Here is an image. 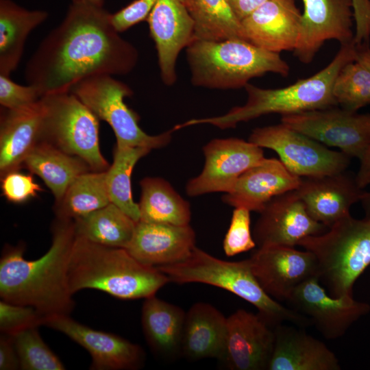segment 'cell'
I'll list each match as a JSON object with an SVG mask.
<instances>
[{
    "mask_svg": "<svg viewBox=\"0 0 370 370\" xmlns=\"http://www.w3.org/2000/svg\"><path fill=\"white\" fill-rule=\"evenodd\" d=\"M112 14L85 2H71L58 26L40 42L27 61L25 78L42 97L67 92L99 75H124L136 66V47L120 36Z\"/></svg>",
    "mask_w": 370,
    "mask_h": 370,
    "instance_id": "6da1fadb",
    "label": "cell"
},
{
    "mask_svg": "<svg viewBox=\"0 0 370 370\" xmlns=\"http://www.w3.org/2000/svg\"><path fill=\"white\" fill-rule=\"evenodd\" d=\"M75 238L73 219L56 218L49 249L36 260L24 258L25 245L5 247L0 259V297L34 308L42 317L70 315L75 308L68 266Z\"/></svg>",
    "mask_w": 370,
    "mask_h": 370,
    "instance_id": "7a4b0ae2",
    "label": "cell"
},
{
    "mask_svg": "<svg viewBox=\"0 0 370 370\" xmlns=\"http://www.w3.org/2000/svg\"><path fill=\"white\" fill-rule=\"evenodd\" d=\"M67 278L72 295L90 288L121 299L156 295L170 282L158 268L142 264L125 248L99 245L76 235Z\"/></svg>",
    "mask_w": 370,
    "mask_h": 370,
    "instance_id": "3957f363",
    "label": "cell"
},
{
    "mask_svg": "<svg viewBox=\"0 0 370 370\" xmlns=\"http://www.w3.org/2000/svg\"><path fill=\"white\" fill-rule=\"evenodd\" d=\"M356 56L354 41L341 45L332 61L312 76L280 88H262L248 83L244 87L247 99L243 106L234 107L221 116L190 119L174 128L178 130L187 126L210 124L224 130L265 114L282 116L338 106L332 94L334 79L341 69L355 61Z\"/></svg>",
    "mask_w": 370,
    "mask_h": 370,
    "instance_id": "277c9868",
    "label": "cell"
},
{
    "mask_svg": "<svg viewBox=\"0 0 370 370\" xmlns=\"http://www.w3.org/2000/svg\"><path fill=\"white\" fill-rule=\"evenodd\" d=\"M195 86L211 89L244 88L250 79L267 73L286 77L290 66L280 53L260 48L249 41L194 39L186 48Z\"/></svg>",
    "mask_w": 370,
    "mask_h": 370,
    "instance_id": "5b68a950",
    "label": "cell"
},
{
    "mask_svg": "<svg viewBox=\"0 0 370 370\" xmlns=\"http://www.w3.org/2000/svg\"><path fill=\"white\" fill-rule=\"evenodd\" d=\"M156 268L166 274L170 282L180 284L202 283L232 293L256 308L259 316L273 328L284 321L298 326L312 323L308 318L282 306L264 291L248 259L226 261L195 247L186 260Z\"/></svg>",
    "mask_w": 370,
    "mask_h": 370,
    "instance_id": "8992f818",
    "label": "cell"
},
{
    "mask_svg": "<svg viewBox=\"0 0 370 370\" xmlns=\"http://www.w3.org/2000/svg\"><path fill=\"white\" fill-rule=\"evenodd\" d=\"M298 245L314 255L319 282L331 296L353 297L355 282L370 265V215L356 219L349 214Z\"/></svg>",
    "mask_w": 370,
    "mask_h": 370,
    "instance_id": "52a82bcc",
    "label": "cell"
},
{
    "mask_svg": "<svg viewBox=\"0 0 370 370\" xmlns=\"http://www.w3.org/2000/svg\"><path fill=\"white\" fill-rule=\"evenodd\" d=\"M41 141L84 160L92 171H106L110 164L99 143V119L71 92L50 94L41 99Z\"/></svg>",
    "mask_w": 370,
    "mask_h": 370,
    "instance_id": "ba28073f",
    "label": "cell"
},
{
    "mask_svg": "<svg viewBox=\"0 0 370 370\" xmlns=\"http://www.w3.org/2000/svg\"><path fill=\"white\" fill-rule=\"evenodd\" d=\"M70 92L99 119L110 125L117 145L153 149L165 147L171 140L173 129L151 136L140 127V116L125 103V98L132 95V90L112 75L86 78L73 86Z\"/></svg>",
    "mask_w": 370,
    "mask_h": 370,
    "instance_id": "9c48e42d",
    "label": "cell"
},
{
    "mask_svg": "<svg viewBox=\"0 0 370 370\" xmlns=\"http://www.w3.org/2000/svg\"><path fill=\"white\" fill-rule=\"evenodd\" d=\"M249 141L273 150L280 160L300 177H321L346 171L350 158L282 123L254 129Z\"/></svg>",
    "mask_w": 370,
    "mask_h": 370,
    "instance_id": "30bf717a",
    "label": "cell"
},
{
    "mask_svg": "<svg viewBox=\"0 0 370 370\" xmlns=\"http://www.w3.org/2000/svg\"><path fill=\"white\" fill-rule=\"evenodd\" d=\"M281 123L350 158L360 160L370 145V113L336 106L282 115Z\"/></svg>",
    "mask_w": 370,
    "mask_h": 370,
    "instance_id": "8fae6325",
    "label": "cell"
},
{
    "mask_svg": "<svg viewBox=\"0 0 370 370\" xmlns=\"http://www.w3.org/2000/svg\"><path fill=\"white\" fill-rule=\"evenodd\" d=\"M205 164L201 173L186 186L188 195L230 192L239 177L264 156L262 147L237 138H217L203 148Z\"/></svg>",
    "mask_w": 370,
    "mask_h": 370,
    "instance_id": "7c38bea8",
    "label": "cell"
},
{
    "mask_svg": "<svg viewBox=\"0 0 370 370\" xmlns=\"http://www.w3.org/2000/svg\"><path fill=\"white\" fill-rule=\"evenodd\" d=\"M299 33L294 56L310 64L330 40L341 45L354 42V11L352 0H301Z\"/></svg>",
    "mask_w": 370,
    "mask_h": 370,
    "instance_id": "4fadbf2b",
    "label": "cell"
},
{
    "mask_svg": "<svg viewBox=\"0 0 370 370\" xmlns=\"http://www.w3.org/2000/svg\"><path fill=\"white\" fill-rule=\"evenodd\" d=\"M248 260L261 287L280 301H287L305 281L319 278L317 259L306 249L282 245L258 247Z\"/></svg>",
    "mask_w": 370,
    "mask_h": 370,
    "instance_id": "5bb4252c",
    "label": "cell"
},
{
    "mask_svg": "<svg viewBox=\"0 0 370 370\" xmlns=\"http://www.w3.org/2000/svg\"><path fill=\"white\" fill-rule=\"evenodd\" d=\"M286 301L292 309L308 318L330 340L343 336L354 322L370 311L367 303L355 300L353 297L328 294L318 278L300 284Z\"/></svg>",
    "mask_w": 370,
    "mask_h": 370,
    "instance_id": "9a60e30c",
    "label": "cell"
},
{
    "mask_svg": "<svg viewBox=\"0 0 370 370\" xmlns=\"http://www.w3.org/2000/svg\"><path fill=\"white\" fill-rule=\"evenodd\" d=\"M260 214L253 230L258 247H294L304 238L321 234L328 230L310 216L296 190L274 197Z\"/></svg>",
    "mask_w": 370,
    "mask_h": 370,
    "instance_id": "2e32d148",
    "label": "cell"
},
{
    "mask_svg": "<svg viewBox=\"0 0 370 370\" xmlns=\"http://www.w3.org/2000/svg\"><path fill=\"white\" fill-rule=\"evenodd\" d=\"M42 325L59 331L86 349L92 370H136L145 363L143 348L114 334L84 325L67 314L44 318Z\"/></svg>",
    "mask_w": 370,
    "mask_h": 370,
    "instance_id": "e0dca14e",
    "label": "cell"
},
{
    "mask_svg": "<svg viewBox=\"0 0 370 370\" xmlns=\"http://www.w3.org/2000/svg\"><path fill=\"white\" fill-rule=\"evenodd\" d=\"M275 338L274 328L258 314L237 310L227 317L221 361L232 370H268Z\"/></svg>",
    "mask_w": 370,
    "mask_h": 370,
    "instance_id": "ac0fdd59",
    "label": "cell"
},
{
    "mask_svg": "<svg viewBox=\"0 0 370 370\" xmlns=\"http://www.w3.org/2000/svg\"><path fill=\"white\" fill-rule=\"evenodd\" d=\"M146 21L155 43L162 81L172 86L177 80L178 55L194 40V21L182 0H158Z\"/></svg>",
    "mask_w": 370,
    "mask_h": 370,
    "instance_id": "d6986e66",
    "label": "cell"
},
{
    "mask_svg": "<svg viewBox=\"0 0 370 370\" xmlns=\"http://www.w3.org/2000/svg\"><path fill=\"white\" fill-rule=\"evenodd\" d=\"M301 14L295 0H268L241 21L247 41L267 51H293Z\"/></svg>",
    "mask_w": 370,
    "mask_h": 370,
    "instance_id": "ffe728a7",
    "label": "cell"
},
{
    "mask_svg": "<svg viewBox=\"0 0 370 370\" xmlns=\"http://www.w3.org/2000/svg\"><path fill=\"white\" fill-rule=\"evenodd\" d=\"M195 243L196 234L190 224L138 221L126 249L142 264L157 267L186 260Z\"/></svg>",
    "mask_w": 370,
    "mask_h": 370,
    "instance_id": "44dd1931",
    "label": "cell"
},
{
    "mask_svg": "<svg viewBox=\"0 0 370 370\" xmlns=\"http://www.w3.org/2000/svg\"><path fill=\"white\" fill-rule=\"evenodd\" d=\"M308 213L328 228L350 214L364 192L345 171L329 175L302 178L296 190Z\"/></svg>",
    "mask_w": 370,
    "mask_h": 370,
    "instance_id": "7402d4cb",
    "label": "cell"
},
{
    "mask_svg": "<svg viewBox=\"0 0 370 370\" xmlns=\"http://www.w3.org/2000/svg\"><path fill=\"white\" fill-rule=\"evenodd\" d=\"M301 180L279 159L264 158L239 177L222 201L235 208L260 212L274 197L297 190Z\"/></svg>",
    "mask_w": 370,
    "mask_h": 370,
    "instance_id": "603a6c76",
    "label": "cell"
},
{
    "mask_svg": "<svg viewBox=\"0 0 370 370\" xmlns=\"http://www.w3.org/2000/svg\"><path fill=\"white\" fill-rule=\"evenodd\" d=\"M275 344L268 370H340L335 354L322 341L304 330L283 325L274 328Z\"/></svg>",
    "mask_w": 370,
    "mask_h": 370,
    "instance_id": "cb8c5ba5",
    "label": "cell"
},
{
    "mask_svg": "<svg viewBox=\"0 0 370 370\" xmlns=\"http://www.w3.org/2000/svg\"><path fill=\"white\" fill-rule=\"evenodd\" d=\"M42 124L40 100L26 109L3 108L0 121L1 177L23 168L26 158L41 142Z\"/></svg>",
    "mask_w": 370,
    "mask_h": 370,
    "instance_id": "d4e9b609",
    "label": "cell"
},
{
    "mask_svg": "<svg viewBox=\"0 0 370 370\" xmlns=\"http://www.w3.org/2000/svg\"><path fill=\"white\" fill-rule=\"evenodd\" d=\"M227 317L212 305L194 304L186 312L182 356L189 360H221L225 347Z\"/></svg>",
    "mask_w": 370,
    "mask_h": 370,
    "instance_id": "484cf974",
    "label": "cell"
},
{
    "mask_svg": "<svg viewBox=\"0 0 370 370\" xmlns=\"http://www.w3.org/2000/svg\"><path fill=\"white\" fill-rule=\"evenodd\" d=\"M186 312L156 297L145 299L141 312L144 336L152 352L170 361L182 356Z\"/></svg>",
    "mask_w": 370,
    "mask_h": 370,
    "instance_id": "4316f807",
    "label": "cell"
},
{
    "mask_svg": "<svg viewBox=\"0 0 370 370\" xmlns=\"http://www.w3.org/2000/svg\"><path fill=\"white\" fill-rule=\"evenodd\" d=\"M48 16L45 10H29L12 0H0V74L10 76L17 68L27 36Z\"/></svg>",
    "mask_w": 370,
    "mask_h": 370,
    "instance_id": "83f0119b",
    "label": "cell"
},
{
    "mask_svg": "<svg viewBox=\"0 0 370 370\" xmlns=\"http://www.w3.org/2000/svg\"><path fill=\"white\" fill-rule=\"evenodd\" d=\"M23 167L44 181L53 194L56 202L61 200L70 184L79 175L92 171L82 158L44 141L40 142L28 155Z\"/></svg>",
    "mask_w": 370,
    "mask_h": 370,
    "instance_id": "f1b7e54d",
    "label": "cell"
},
{
    "mask_svg": "<svg viewBox=\"0 0 370 370\" xmlns=\"http://www.w3.org/2000/svg\"><path fill=\"white\" fill-rule=\"evenodd\" d=\"M140 185L139 221L189 225L191 219L190 204L169 182L160 177H147L140 181Z\"/></svg>",
    "mask_w": 370,
    "mask_h": 370,
    "instance_id": "f546056e",
    "label": "cell"
},
{
    "mask_svg": "<svg viewBox=\"0 0 370 370\" xmlns=\"http://www.w3.org/2000/svg\"><path fill=\"white\" fill-rule=\"evenodd\" d=\"M75 235L99 245L126 249L136 225L112 203L73 219Z\"/></svg>",
    "mask_w": 370,
    "mask_h": 370,
    "instance_id": "4dcf8cb0",
    "label": "cell"
},
{
    "mask_svg": "<svg viewBox=\"0 0 370 370\" xmlns=\"http://www.w3.org/2000/svg\"><path fill=\"white\" fill-rule=\"evenodd\" d=\"M188 10L195 23L194 39L247 40L229 0H189Z\"/></svg>",
    "mask_w": 370,
    "mask_h": 370,
    "instance_id": "1f68e13d",
    "label": "cell"
},
{
    "mask_svg": "<svg viewBox=\"0 0 370 370\" xmlns=\"http://www.w3.org/2000/svg\"><path fill=\"white\" fill-rule=\"evenodd\" d=\"M110 203L106 171H89L79 175L64 196L56 202V218L75 219L100 209Z\"/></svg>",
    "mask_w": 370,
    "mask_h": 370,
    "instance_id": "d6a6232c",
    "label": "cell"
},
{
    "mask_svg": "<svg viewBox=\"0 0 370 370\" xmlns=\"http://www.w3.org/2000/svg\"><path fill=\"white\" fill-rule=\"evenodd\" d=\"M143 147L116 145L112 165L106 171V186L111 203L136 223L140 221L138 204L132 199L131 175L137 162L151 151Z\"/></svg>",
    "mask_w": 370,
    "mask_h": 370,
    "instance_id": "836d02e7",
    "label": "cell"
},
{
    "mask_svg": "<svg viewBox=\"0 0 370 370\" xmlns=\"http://www.w3.org/2000/svg\"><path fill=\"white\" fill-rule=\"evenodd\" d=\"M332 94L338 106L358 112L370 104V73L357 60L346 64L334 79Z\"/></svg>",
    "mask_w": 370,
    "mask_h": 370,
    "instance_id": "e575fe53",
    "label": "cell"
},
{
    "mask_svg": "<svg viewBox=\"0 0 370 370\" xmlns=\"http://www.w3.org/2000/svg\"><path fill=\"white\" fill-rule=\"evenodd\" d=\"M23 370H62L65 367L41 338L38 327L11 336Z\"/></svg>",
    "mask_w": 370,
    "mask_h": 370,
    "instance_id": "d590c367",
    "label": "cell"
},
{
    "mask_svg": "<svg viewBox=\"0 0 370 370\" xmlns=\"http://www.w3.org/2000/svg\"><path fill=\"white\" fill-rule=\"evenodd\" d=\"M250 223V210L245 208H235L223 243L226 256H233L256 246L251 232Z\"/></svg>",
    "mask_w": 370,
    "mask_h": 370,
    "instance_id": "8d00e7d4",
    "label": "cell"
},
{
    "mask_svg": "<svg viewBox=\"0 0 370 370\" xmlns=\"http://www.w3.org/2000/svg\"><path fill=\"white\" fill-rule=\"evenodd\" d=\"M43 317L33 307L15 304L1 300L0 330L1 334L12 336L32 327L42 325Z\"/></svg>",
    "mask_w": 370,
    "mask_h": 370,
    "instance_id": "74e56055",
    "label": "cell"
},
{
    "mask_svg": "<svg viewBox=\"0 0 370 370\" xmlns=\"http://www.w3.org/2000/svg\"><path fill=\"white\" fill-rule=\"evenodd\" d=\"M42 98L39 90L30 84L22 86L8 75L0 74V104L9 110H23L35 106Z\"/></svg>",
    "mask_w": 370,
    "mask_h": 370,
    "instance_id": "f35d334b",
    "label": "cell"
},
{
    "mask_svg": "<svg viewBox=\"0 0 370 370\" xmlns=\"http://www.w3.org/2000/svg\"><path fill=\"white\" fill-rule=\"evenodd\" d=\"M1 178L3 195L10 202L22 204L35 197L42 191L40 186L36 183L32 175L19 172V170L7 173Z\"/></svg>",
    "mask_w": 370,
    "mask_h": 370,
    "instance_id": "ab89813d",
    "label": "cell"
},
{
    "mask_svg": "<svg viewBox=\"0 0 370 370\" xmlns=\"http://www.w3.org/2000/svg\"><path fill=\"white\" fill-rule=\"evenodd\" d=\"M158 0H134L118 12L112 14L115 29L121 33L140 22L147 20Z\"/></svg>",
    "mask_w": 370,
    "mask_h": 370,
    "instance_id": "60d3db41",
    "label": "cell"
},
{
    "mask_svg": "<svg viewBox=\"0 0 370 370\" xmlns=\"http://www.w3.org/2000/svg\"><path fill=\"white\" fill-rule=\"evenodd\" d=\"M355 22L354 42L357 45L369 44L370 0H352Z\"/></svg>",
    "mask_w": 370,
    "mask_h": 370,
    "instance_id": "b9f144b4",
    "label": "cell"
},
{
    "mask_svg": "<svg viewBox=\"0 0 370 370\" xmlns=\"http://www.w3.org/2000/svg\"><path fill=\"white\" fill-rule=\"evenodd\" d=\"M0 369H21L18 354L11 336L1 334L0 337Z\"/></svg>",
    "mask_w": 370,
    "mask_h": 370,
    "instance_id": "7bdbcfd3",
    "label": "cell"
},
{
    "mask_svg": "<svg viewBox=\"0 0 370 370\" xmlns=\"http://www.w3.org/2000/svg\"><path fill=\"white\" fill-rule=\"evenodd\" d=\"M267 1L268 0H229L234 13L241 21Z\"/></svg>",
    "mask_w": 370,
    "mask_h": 370,
    "instance_id": "ee69618b",
    "label": "cell"
},
{
    "mask_svg": "<svg viewBox=\"0 0 370 370\" xmlns=\"http://www.w3.org/2000/svg\"><path fill=\"white\" fill-rule=\"evenodd\" d=\"M358 186L364 188L370 184V145L360 159L359 169L356 175Z\"/></svg>",
    "mask_w": 370,
    "mask_h": 370,
    "instance_id": "f6af8a7d",
    "label": "cell"
},
{
    "mask_svg": "<svg viewBox=\"0 0 370 370\" xmlns=\"http://www.w3.org/2000/svg\"><path fill=\"white\" fill-rule=\"evenodd\" d=\"M357 46L356 60L364 65L370 73V47L369 44H362Z\"/></svg>",
    "mask_w": 370,
    "mask_h": 370,
    "instance_id": "bcb514c9",
    "label": "cell"
},
{
    "mask_svg": "<svg viewBox=\"0 0 370 370\" xmlns=\"http://www.w3.org/2000/svg\"><path fill=\"white\" fill-rule=\"evenodd\" d=\"M360 202L365 212V215H370V191H364Z\"/></svg>",
    "mask_w": 370,
    "mask_h": 370,
    "instance_id": "7dc6e473",
    "label": "cell"
},
{
    "mask_svg": "<svg viewBox=\"0 0 370 370\" xmlns=\"http://www.w3.org/2000/svg\"><path fill=\"white\" fill-rule=\"evenodd\" d=\"M72 2H85L99 6H103L104 0H71Z\"/></svg>",
    "mask_w": 370,
    "mask_h": 370,
    "instance_id": "c3c4849f",
    "label": "cell"
}]
</instances>
